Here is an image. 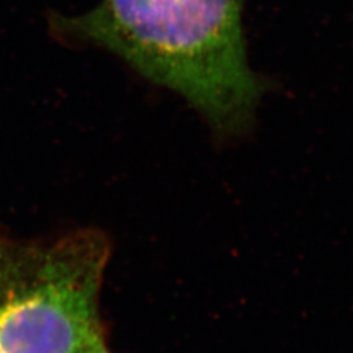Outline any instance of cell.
<instances>
[{"mask_svg": "<svg viewBox=\"0 0 353 353\" xmlns=\"http://www.w3.org/2000/svg\"><path fill=\"white\" fill-rule=\"evenodd\" d=\"M51 26L179 93L217 134H240L252 121L261 85L246 62L241 0H102L80 16L55 14Z\"/></svg>", "mask_w": 353, "mask_h": 353, "instance_id": "1", "label": "cell"}, {"mask_svg": "<svg viewBox=\"0 0 353 353\" xmlns=\"http://www.w3.org/2000/svg\"><path fill=\"white\" fill-rule=\"evenodd\" d=\"M109 256V239L96 229L26 241L0 227L1 353H85L102 339Z\"/></svg>", "mask_w": 353, "mask_h": 353, "instance_id": "2", "label": "cell"}, {"mask_svg": "<svg viewBox=\"0 0 353 353\" xmlns=\"http://www.w3.org/2000/svg\"><path fill=\"white\" fill-rule=\"evenodd\" d=\"M85 353H110L108 351V348H106V345H105V343H103V339H100L99 341H96L90 348H89L88 351Z\"/></svg>", "mask_w": 353, "mask_h": 353, "instance_id": "3", "label": "cell"}, {"mask_svg": "<svg viewBox=\"0 0 353 353\" xmlns=\"http://www.w3.org/2000/svg\"><path fill=\"white\" fill-rule=\"evenodd\" d=\"M0 353H1V351H0Z\"/></svg>", "mask_w": 353, "mask_h": 353, "instance_id": "4", "label": "cell"}]
</instances>
